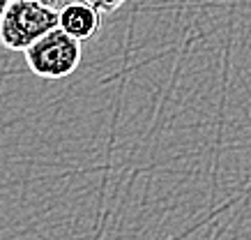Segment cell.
Returning a JSON list of instances; mask_svg holds the SVG:
<instances>
[{
	"label": "cell",
	"instance_id": "1",
	"mask_svg": "<svg viewBox=\"0 0 251 240\" xmlns=\"http://www.w3.org/2000/svg\"><path fill=\"white\" fill-rule=\"evenodd\" d=\"M60 28V12L37 0H12L0 24V44L7 51H28V49Z\"/></svg>",
	"mask_w": 251,
	"mask_h": 240
},
{
	"label": "cell",
	"instance_id": "2",
	"mask_svg": "<svg viewBox=\"0 0 251 240\" xmlns=\"http://www.w3.org/2000/svg\"><path fill=\"white\" fill-rule=\"evenodd\" d=\"M23 55L32 74L39 79H65L81 65L83 51L76 37L67 35L62 28H55L37 39L28 51H23Z\"/></svg>",
	"mask_w": 251,
	"mask_h": 240
},
{
	"label": "cell",
	"instance_id": "5",
	"mask_svg": "<svg viewBox=\"0 0 251 240\" xmlns=\"http://www.w3.org/2000/svg\"><path fill=\"white\" fill-rule=\"evenodd\" d=\"M37 2H44V5H49V7H53V9H65L67 5H72V2H76V0H37Z\"/></svg>",
	"mask_w": 251,
	"mask_h": 240
},
{
	"label": "cell",
	"instance_id": "4",
	"mask_svg": "<svg viewBox=\"0 0 251 240\" xmlns=\"http://www.w3.org/2000/svg\"><path fill=\"white\" fill-rule=\"evenodd\" d=\"M92 7H97L101 14H113L115 9H120L127 0H88Z\"/></svg>",
	"mask_w": 251,
	"mask_h": 240
},
{
	"label": "cell",
	"instance_id": "6",
	"mask_svg": "<svg viewBox=\"0 0 251 240\" xmlns=\"http://www.w3.org/2000/svg\"><path fill=\"white\" fill-rule=\"evenodd\" d=\"M9 2H12V0H0V24H2V16H5V12H7Z\"/></svg>",
	"mask_w": 251,
	"mask_h": 240
},
{
	"label": "cell",
	"instance_id": "3",
	"mask_svg": "<svg viewBox=\"0 0 251 240\" xmlns=\"http://www.w3.org/2000/svg\"><path fill=\"white\" fill-rule=\"evenodd\" d=\"M99 24H101V12L92 7L88 0H76L65 9H60V28L67 35L76 37L78 42L90 39L97 32Z\"/></svg>",
	"mask_w": 251,
	"mask_h": 240
}]
</instances>
